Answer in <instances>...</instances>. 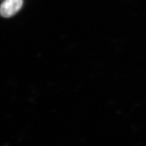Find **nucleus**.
<instances>
[{
	"label": "nucleus",
	"instance_id": "f257e3e1",
	"mask_svg": "<svg viewBox=\"0 0 146 146\" xmlns=\"http://www.w3.org/2000/svg\"><path fill=\"white\" fill-rule=\"evenodd\" d=\"M23 0H4L0 8L1 14L4 17H10L21 9Z\"/></svg>",
	"mask_w": 146,
	"mask_h": 146
}]
</instances>
